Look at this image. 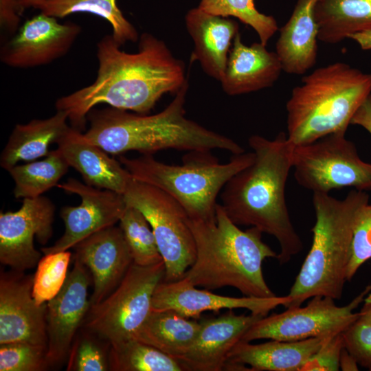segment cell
I'll list each match as a JSON object with an SVG mask.
<instances>
[{"instance_id":"obj_1","label":"cell","mask_w":371,"mask_h":371,"mask_svg":"<svg viewBox=\"0 0 371 371\" xmlns=\"http://www.w3.org/2000/svg\"><path fill=\"white\" fill-rule=\"evenodd\" d=\"M120 47L112 35L104 36L97 43L94 82L56 100V110L67 113L73 128L80 131L89 111L100 104L148 114L164 94L176 93L188 80L183 62L153 34L140 36L135 53Z\"/></svg>"},{"instance_id":"obj_2","label":"cell","mask_w":371,"mask_h":371,"mask_svg":"<svg viewBox=\"0 0 371 371\" xmlns=\"http://www.w3.org/2000/svg\"><path fill=\"white\" fill-rule=\"evenodd\" d=\"M248 143L254 160L226 183L220 204L236 225L255 227L275 237L280 249L276 259L286 264L303 249L285 195L295 146L284 133L273 139L253 135Z\"/></svg>"},{"instance_id":"obj_3","label":"cell","mask_w":371,"mask_h":371,"mask_svg":"<svg viewBox=\"0 0 371 371\" xmlns=\"http://www.w3.org/2000/svg\"><path fill=\"white\" fill-rule=\"evenodd\" d=\"M187 80L161 111L139 114L108 107L91 109L87 116L89 128L82 137L111 155L135 150L153 155L166 149L212 151L220 149L233 155L245 152L232 139L210 130L186 116Z\"/></svg>"},{"instance_id":"obj_4","label":"cell","mask_w":371,"mask_h":371,"mask_svg":"<svg viewBox=\"0 0 371 371\" xmlns=\"http://www.w3.org/2000/svg\"><path fill=\"white\" fill-rule=\"evenodd\" d=\"M189 224L196 243L194 262L183 278L195 286L213 290L225 286L245 296H276L267 284L263 261L278 254L262 240L255 227L242 230L216 205V221L191 220Z\"/></svg>"},{"instance_id":"obj_5","label":"cell","mask_w":371,"mask_h":371,"mask_svg":"<svg viewBox=\"0 0 371 371\" xmlns=\"http://www.w3.org/2000/svg\"><path fill=\"white\" fill-rule=\"evenodd\" d=\"M369 203L366 192L350 191L343 199L313 192L315 223L312 245L286 295L285 308L300 306L309 298H341L357 217Z\"/></svg>"},{"instance_id":"obj_6","label":"cell","mask_w":371,"mask_h":371,"mask_svg":"<svg viewBox=\"0 0 371 371\" xmlns=\"http://www.w3.org/2000/svg\"><path fill=\"white\" fill-rule=\"evenodd\" d=\"M371 93V74L334 63L302 78L286 102L287 139L305 144L346 133L355 113Z\"/></svg>"},{"instance_id":"obj_7","label":"cell","mask_w":371,"mask_h":371,"mask_svg":"<svg viewBox=\"0 0 371 371\" xmlns=\"http://www.w3.org/2000/svg\"><path fill=\"white\" fill-rule=\"evenodd\" d=\"M254 153L233 155L222 164L211 151H189L180 165L159 161L153 155L121 156L120 162L133 179L153 186L175 199L189 218L216 221V199L226 183L254 160Z\"/></svg>"},{"instance_id":"obj_8","label":"cell","mask_w":371,"mask_h":371,"mask_svg":"<svg viewBox=\"0 0 371 371\" xmlns=\"http://www.w3.org/2000/svg\"><path fill=\"white\" fill-rule=\"evenodd\" d=\"M164 262L143 267L132 263L117 287L91 306L82 324L110 344L133 339L152 310V299L164 280Z\"/></svg>"},{"instance_id":"obj_9","label":"cell","mask_w":371,"mask_h":371,"mask_svg":"<svg viewBox=\"0 0 371 371\" xmlns=\"http://www.w3.org/2000/svg\"><path fill=\"white\" fill-rule=\"evenodd\" d=\"M123 195L126 205L139 210L152 228L165 264L164 281L181 279L196 254L185 210L163 190L133 178Z\"/></svg>"},{"instance_id":"obj_10","label":"cell","mask_w":371,"mask_h":371,"mask_svg":"<svg viewBox=\"0 0 371 371\" xmlns=\"http://www.w3.org/2000/svg\"><path fill=\"white\" fill-rule=\"evenodd\" d=\"M345 135L332 133L294 146L293 169L299 185L313 192L329 193L348 187L371 191V164L361 159Z\"/></svg>"},{"instance_id":"obj_11","label":"cell","mask_w":371,"mask_h":371,"mask_svg":"<svg viewBox=\"0 0 371 371\" xmlns=\"http://www.w3.org/2000/svg\"><path fill=\"white\" fill-rule=\"evenodd\" d=\"M370 291L369 285L342 306H337L331 297L315 296L304 307L287 308L282 313L260 318L247 330L241 341L267 339L294 341L342 333L359 318V313L354 311Z\"/></svg>"},{"instance_id":"obj_12","label":"cell","mask_w":371,"mask_h":371,"mask_svg":"<svg viewBox=\"0 0 371 371\" xmlns=\"http://www.w3.org/2000/svg\"><path fill=\"white\" fill-rule=\"evenodd\" d=\"M54 203L41 196L23 199L14 212L0 213V262L18 271L35 267L41 254L34 245V238L44 245L53 234Z\"/></svg>"},{"instance_id":"obj_13","label":"cell","mask_w":371,"mask_h":371,"mask_svg":"<svg viewBox=\"0 0 371 371\" xmlns=\"http://www.w3.org/2000/svg\"><path fill=\"white\" fill-rule=\"evenodd\" d=\"M57 187L77 194L81 202L77 206L62 207L60 214L65 224V232L53 245L41 249L43 254L67 251L93 234L115 225L127 205L123 194L102 190L74 178L58 184Z\"/></svg>"},{"instance_id":"obj_14","label":"cell","mask_w":371,"mask_h":371,"mask_svg":"<svg viewBox=\"0 0 371 371\" xmlns=\"http://www.w3.org/2000/svg\"><path fill=\"white\" fill-rule=\"evenodd\" d=\"M74 264L60 292L47 302V357L50 368L67 362L73 341L91 307V274L77 259Z\"/></svg>"},{"instance_id":"obj_15","label":"cell","mask_w":371,"mask_h":371,"mask_svg":"<svg viewBox=\"0 0 371 371\" xmlns=\"http://www.w3.org/2000/svg\"><path fill=\"white\" fill-rule=\"evenodd\" d=\"M81 31L77 23H61L57 18L40 12L26 21L3 45L0 60L15 68L47 65L65 56Z\"/></svg>"},{"instance_id":"obj_16","label":"cell","mask_w":371,"mask_h":371,"mask_svg":"<svg viewBox=\"0 0 371 371\" xmlns=\"http://www.w3.org/2000/svg\"><path fill=\"white\" fill-rule=\"evenodd\" d=\"M32 284L33 276L24 274V271H1L0 344L27 342L47 347V303H36Z\"/></svg>"},{"instance_id":"obj_17","label":"cell","mask_w":371,"mask_h":371,"mask_svg":"<svg viewBox=\"0 0 371 371\" xmlns=\"http://www.w3.org/2000/svg\"><path fill=\"white\" fill-rule=\"evenodd\" d=\"M287 296L272 297H242L220 295L207 289H198L188 280L162 281L157 286L152 299L151 311L173 310L188 317L198 319L201 313L221 309L245 308L251 313L267 316L277 306L288 302Z\"/></svg>"},{"instance_id":"obj_18","label":"cell","mask_w":371,"mask_h":371,"mask_svg":"<svg viewBox=\"0 0 371 371\" xmlns=\"http://www.w3.org/2000/svg\"><path fill=\"white\" fill-rule=\"evenodd\" d=\"M74 258L89 270L93 284L91 306L100 303L120 284L133 258L120 227L112 225L83 239L74 247Z\"/></svg>"},{"instance_id":"obj_19","label":"cell","mask_w":371,"mask_h":371,"mask_svg":"<svg viewBox=\"0 0 371 371\" xmlns=\"http://www.w3.org/2000/svg\"><path fill=\"white\" fill-rule=\"evenodd\" d=\"M229 309L216 317L203 319L190 349L177 360L183 371L224 370L229 352L247 330L264 316L236 315Z\"/></svg>"},{"instance_id":"obj_20","label":"cell","mask_w":371,"mask_h":371,"mask_svg":"<svg viewBox=\"0 0 371 371\" xmlns=\"http://www.w3.org/2000/svg\"><path fill=\"white\" fill-rule=\"evenodd\" d=\"M333 336L294 341L269 339L258 344L240 340L229 352L224 370H248V365L251 371H302L308 359Z\"/></svg>"},{"instance_id":"obj_21","label":"cell","mask_w":371,"mask_h":371,"mask_svg":"<svg viewBox=\"0 0 371 371\" xmlns=\"http://www.w3.org/2000/svg\"><path fill=\"white\" fill-rule=\"evenodd\" d=\"M282 71L276 52L268 51L260 42L245 45L238 32L234 38L220 82L227 95H242L271 87Z\"/></svg>"},{"instance_id":"obj_22","label":"cell","mask_w":371,"mask_h":371,"mask_svg":"<svg viewBox=\"0 0 371 371\" xmlns=\"http://www.w3.org/2000/svg\"><path fill=\"white\" fill-rule=\"evenodd\" d=\"M186 29L192 38L191 62L198 61L206 74L221 81L227 66L238 23L229 17L214 15L199 7L185 16Z\"/></svg>"},{"instance_id":"obj_23","label":"cell","mask_w":371,"mask_h":371,"mask_svg":"<svg viewBox=\"0 0 371 371\" xmlns=\"http://www.w3.org/2000/svg\"><path fill=\"white\" fill-rule=\"evenodd\" d=\"M58 150L69 167L82 175L86 184L123 194L133 177L124 166L97 145L84 139L71 127L58 142Z\"/></svg>"},{"instance_id":"obj_24","label":"cell","mask_w":371,"mask_h":371,"mask_svg":"<svg viewBox=\"0 0 371 371\" xmlns=\"http://www.w3.org/2000/svg\"><path fill=\"white\" fill-rule=\"evenodd\" d=\"M319 0H297L287 22L280 28L276 53L282 71L302 75L316 63L318 25L315 8Z\"/></svg>"},{"instance_id":"obj_25","label":"cell","mask_w":371,"mask_h":371,"mask_svg":"<svg viewBox=\"0 0 371 371\" xmlns=\"http://www.w3.org/2000/svg\"><path fill=\"white\" fill-rule=\"evenodd\" d=\"M68 116L63 111L45 119H34L16 124L1 152L0 165L8 170L21 161H32L46 157L53 144H58L70 129Z\"/></svg>"},{"instance_id":"obj_26","label":"cell","mask_w":371,"mask_h":371,"mask_svg":"<svg viewBox=\"0 0 371 371\" xmlns=\"http://www.w3.org/2000/svg\"><path fill=\"white\" fill-rule=\"evenodd\" d=\"M201 323L173 310L151 311L134 338L177 359L194 341Z\"/></svg>"},{"instance_id":"obj_27","label":"cell","mask_w":371,"mask_h":371,"mask_svg":"<svg viewBox=\"0 0 371 371\" xmlns=\"http://www.w3.org/2000/svg\"><path fill=\"white\" fill-rule=\"evenodd\" d=\"M318 40L328 44L371 30V0H319L315 8Z\"/></svg>"},{"instance_id":"obj_28","label":"cell","mask_w":371,"mask_h":371,"mask_svg":"<svg viewBox=\"0 0 371 371\" xmlns=\"http://www.w3.org/2000/svg\"><path fill=\"white\" fill-rule=\"evenodd\" d=\"M35 9L57 19L78 12L93 14L109 23L111 35L120 45L139 39L137 30L124 16L116 0H50Z\"/></svg>"},{"instance_id":"obj_29","label":"cell","mask_w":371,"mask_h":371,"mask_svg":"<svg viewBox=\"0 0 371 371\" xmlns=\"http://www.w3.org/2000/svg\"><path fill=\"white\" fill-rule=\"evenodd\" d=\"M69 167L57 148L42 160L15 165L8 170L14 182V197L33 199L42 196L58 186Z\"/></svg>"},{"instance_id":"obj_30","label":"cell","mask_w":371,"mask_h":371,"mask_svg":"<svg viewBox=\"0 0 371 371\" xmlns=\"http://www.w3.org/2000/svg\"><path fill=\"white\" fill-rule=\"evenodd\" d=\"M111 371H183L178 361L135 339L111 344Z\"/></svg>"},{"instance_id":"obj_31","label":"cell","mask_w":371,"mask_h":371,"mask_svg":"<svg viewBox=\"0 0 371 371\" xmlns=\"http://www.w3.org/2000/svg\"><path fill=\"white\" fill-rule=\"evenodd\" d=\"M119 223L133 263L147 267L164 261L152 228L139 210L127 205Z\"/></svg>"},{"instance_id":"obj_32","label":"cell","mask_w":371,"mask_h":371,"mask_svg":"<svg viewBox=\"0 0 371 371\" xmlns=\"http://www.w3.org/2000/svg\"><path fill=\"white\" fill-rule=\"evenodd\" d=\"M197 7L214 15L238 19L253 28L265 46L278 30L275 18L259 12L254 0H199Z\"/></svg>"},{"instance_id":"obj_33","label":"cell","mask_w":371,"mask_h":371,"mask_svg":"<svg viewBox=\"0 0 371 371\" xmlns=\"http://www.w3.org/2000/svg\"><path fill=\"white\" fill-rule=\"evenodd\" d=\"M110 343L81 327L71 344L67 371H109Z\"/></svg>"},{"instance_id":"obj_34","label":"cell","mask_w":371,"mask_h":371,"mask_svg":"<svg viewBox=\"0 0 371 371\" xmlns=\"http://www.w3.org/2000/svg\"><path fill=\"white\" fill-rule=\"evenodd\" d=\"M71 254L68 250L44 254L33 276L32 295L38 305L47 303L63 288Z\"/></svg>"},{"instance_id":"obj_35","label":"cell","mask_w":371,"mask_h":371,"mask_svg":"<svg viewBox=\"0 0 371 371\" xmlns=\"http://www.w3.org/2000/svg\"><path fill=\"white\" fill-rule=\"evenodd\" d=\"M47 347L27 342L0 344V371H43L50 368Z\"/></svg>"},{"instance_id":"obj_36","label":"cell","mask_w":371,"mask_h":371,"mask_svg":"<svg viewBox=\"0 0 371 371\" xmlns=\"http://www.w3.org/2000/svg\"><path fill=\"white\" fill-rule=\"evenodd\" d=\"M370 258L371 205L368 203L361 210L354 228L346 280L350 281L359 267Z\"/></svg>"},{"instance_id":"obj_37","label":"cell","mask_w":371,"mask_h":371,"mask_svg":"<svg viewBox=\"0 0 371 371\" xmlns=\"http://www.w3.org/2000/svg\"><path fill=\"white\" fill-rule=\"evenodd\" d=\"M342 335L344 348L359 365L371 370V324L358 318Z\"/></svg>"},{"instance_id":"obj_38","label":"cell","mask_w":371,"mask_h":371,"mask_svg":"<svg viewBox=\"0 0 371 371\" xmlns=\"http://www.w3.org/2000/svg\"><path fill=\"white\" fill-rule=\"evenodd\" d=\"M343 333V332H342ZM342 333L330 338L313 354L303 366L302 371H337L340 369L341 353L344 348Z\"/></svg>"},{"instance_id":"obj_39","label":"cell","mask_w":371,"mask_h":371,"mask_svg":"<svg viewBox=\"0 0 371 371\" xmlns=\"http://www.w3.org/2000/svg\"><path fill=\"white\" fill-rule=\"evenodd\" d=\"M23 10L16 0H0L1 30L8 34H15L20 27V15Z\"/></svg>"},{"instance_id":"obj_40","label":"cell","mask_w":371,"mask_h":371,"mask_svg":"<svg viewBox=\"0 0 371 371\" xmlns=\"http://www.w3.org/2000/svg\"><path fill=\"white\" fill-rule=\"evenodd\" d=\"M350 124L360 126L371 135V93L357 109Z\"/></svg>"},{"instance_id":"obj_41","label":"cell","mask_w":371,"mask_h":371,"mask_svg":"<svg viewBox=\"0 0 371 371\" xmlns=\"http://www.w3.org/2000/svg\"><path fill=\"white\" fill-rule=\"evenodd\" d=\"M355 359L344 348L340 357L339 368L342 370H358Z\"/></svg>"},{"instance_id":"obj_42","label":"cell","mask_w":371,"mask_h":371,"mask_svg":"<svg viewBox=\"0 0 371 371\" xmlns=\"http://www.w3.org/2000/svg\"><path fill=\"white\" fill-rule=\"evenodd\" d=\"M349 38L357 43L362 49H371V30L354 34Z\"/></svg>"},{"instance_id":"obj_43","label":"cell","mask_w":371,"mask_h":371,"mask_svg":"<svg viewBox=\"0 0 371 371\" xmlns=\"http://www.w3.org/2000/svg\"><path fill=\"white\" fill-rule=\"evenodd\" d=\"M359 314L360 320L371 324V302H365Z\"/></svg>"},{"instance_id":"obj_44","label":"cell","mask_w":371,"mask_h":371,"mask_svg":"<svg viewBox=\"0 0 371 371\" xmlns=\"http://www.w3.org/2000/svg\"><path fill=\"white\" fill-rule=\"evenodd\" d=\"M49 1L50 0H16L23 10L30 7L36 8L38 5Z\"/></svg>"},{"instance_id":"obj_45","label":"cell","mask_w":371,"mask_h":371,"mask_svg":"<svg viewBox=\"0 0 371 371\" xmlns=\"http://www.w3.org/2000/svg\"><path fill=\"white\" fill-rule=\"evenodd\" d=\"M365 302H371V293H368L364 299Z\"/></svg>"}]
</instances>
